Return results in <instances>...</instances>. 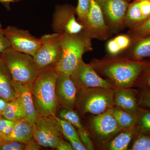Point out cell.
<instances>
[{"instance_id": "obj_8", "label": "cell", "mask_w": 150, "mask_h": 150, "mask_svg": "<svg viewBox=\"0 0 150 150\" xmlns=\"http://www.w3.org/2000/svg\"><path fill=\"white\" fill-rule=\"evenodd\" d=\"M60 36V33H54L40 38L41 45L33 56L40 69L58 64L62 54Z\"/></svg>"}, {"instance_id": "obj_35", "label": "cell", "mask_w": 150, "mask_h": 150, "mask_svg": "<svg viewBox=\"0 0 150 150\" xmlns=\"http://www.w3.org/2000/svg\"><path fill=\"white\" fill-rule=\"evenodd\" d=\"M106 49L109 55L112 56L118 55L122 51L114 38L109 40L108 42Z\"/></svg>"}, {"instance_id": "obj_4", "label": "cell", "mask_w": 150, "mask_h": 150, "mask_svg": "<svg viewBox=\"0 0 150 150\" xmlns=\"http://www.w3.org/2000/svg\"><path fill=\"white\" fill-rule=\"evenodd\" d=\"M15 81L31 88L40 69L32 56L15 51L11 47L0 54Z\"/></svg>"}, {"instance_id": "obj_38", "label": "cell", "mask_w": 150, "mask_h": 150, "mask_svg": "<svg viewBox=\"0 0 150 150\" xmlns=\"http://www.w3.org/2000/svg\"><path fill=\"white\" fill-rule=\"evenodd\" d=\"M56 149L58 150H74L69 142H66L64 139L60 141Z\"/></svg>"}, {"instance_id": "obj_6", "label": "cell", "mask_w": 150, "mask_h": 150, "mask_svg": "<svg viewBox=\"0 0 150 150\" xmlns=\"http://www.w3.org/2000/svg\"><path fill=\"white\" fill-rule=\"evenodd\" d=\"M88 126L97 142L103 147L108 146L112 139L123 130L113 115L112 108L94 115L89 121Z\"/></svg>"}, {"instance_id": "obj_25", "label": "cell", "mask_w": 150, "mask_h": 150, "mask_svg": "<svg viewBox=\"0 0 150 150\" xmlns=\"http://www.w3.org/2000/svg\"><path fill=\"white\" fill-rule=\"evenodd\" d=\"M91 1L78 0L77 6L76 8V14L77 16L78 21L83 25L85 23L90 9Z\"/></svg>"}, {"instance_id": "obj_39", "label": "cell", "mask_w": 150, "mask_h": 150, "mask_svg": "<svg viewBox=\"0 0 150 150\" xmlns=\"http://www.w3.org/2000/svg\"><path fill=\"white\" fill-rule=\"evenodd\" d=\"M25 150H39L40 148V145L38 144L33 138L25 143Z\"/></svg>"}, {"instance_id": "obj_19", "label": "cell", "mask_w": 150, "mask_h": 150, "mask_svg": "<svg viewBox=\"0 0 150 150\" xmlns=\"http://www.w3.org/2000/svg\"><path fill=\"white\" fill-rule=\"evenodd\" d=\"M136 131L135 128L122 130L110 141L108 149L110 150L128 149Z\"/></svg>"}, {"instance_id": "obj_1", "label": "cell", "mask_w": 150, "mask_h": 150, "mask_svg": "<svg viewBox=\"0 0 150 150\" xmlns=\"http://www.w3.org/2000/svg\"><path fill=\"white\" fill-rule=\"evenodd\" d=\"M90 64L96 71L110 81L115 88H130L146 67V64L128 57L107 55L93 59Z\"/></svg>"}, {"instance_id": "obj_10", "label": "cell", "mask_w": 150, "mask_h": 150, "mask_svg": "<svg viewBox=\"0 0 150 150\" xmlns=\"http://www.w3.org/2000/svg\"><path fill=\"white\" fill-rule=\"evenodd\" d=\"M76 8L69 4L58 5L53 15L52 27L56 33L74 34L84 30V26L76 18Z\"/></svg>"}, {"instance_id": "obj_20", "label": "cell", "mask_w": 150, "mask_h": 150, "mask_svg": "<svg viewBox=\"0 0 150 150\" xmlns=\"http://www.w3.org/2000/svg\"><path fill=\"white\" fill-rule=\"evenodd\" d=\"M145 21L138 1H134L129 4L125 19V27L133 28Z\"/></svg>"}, {"instance_id": "obj_41", "label": "cell", "mask_w": 150, "mask_h": 150, "mask_svg": "<svg viewBox=\"0 0 150 150\" xmlns=\"http://www.w3.org/2000/svg\"><path fill=\"white\" fill-rule=\"evenodd\" d=\"M7 103L5 100L0 97V112L2 114L6 107Z\"/></svg>"}, {"instance_id": "obj_7", "label": "cell", "mask_w": 150, "mask_h": 150, "mask_svg": "<svg viewBox=\"0 0 150 150\" xmlns=\"http://www.w3.org/2000/svg\"><path fill=\"white\" fill-rule=\"evenodd\" d=\"M33 125V138L41 146L56 149L63 139L62 129L55 116H39Z\"/></svg>"}, {"instance_id": "obj_24", "label": "cell", "mask_w": 150, "mask_h": 150, "mask_svg": "<svg viewBox=\"0 0 150 150\" xmlns=\"http://www.w3.org/2000/svg\"><path fill=\"white\" fill-rule=\"evenodd\" d=\"M59 118L69 121L77 129H83L79 116L74 110L64 108L59 112Z\"/></svg>"}, {"instance_id": "obj_40", "label": "cell", "mask_w": 150, "mask_h": 150, "mask_svg": "<svg viewBox=\"0 0 150 150\" xmlns=\"http://www.w3.org/2000/svg\"><path fill=\"white\" fill-rule=\"evenodd\" d=\"M142 102L150 109V91H146L142 98Z\"/></svg>"}, {"instance_id": "obj_23", "label": "cell", "mask_w": 150, "mask_h": 150, "mask_svg": "<svg viewBox=\"0 0 150 150\" xmlns=\"http://www.w3.org/2000/svg\"><path fill=\"white\" fill-rule=\"evenodd\" d=\"M131 52L133 59L139 60L150 56V34L138 39Z\"/></svg>"}, {"instance_id": "obj_14", "label": "cell", "mask_w": 150, "mask_h": 150, "mask_svg": "<svg viewBox=\"0 0 150 150\" xmlns=\"http://www.w3.org/2000/svg\"><path fill=\"white\" fill-rule=\"evenodd\" d=\"M55 91L59 105L74 110L77 98V88L70 75L58 72Z\"/></svg>"}, {"instance_id": "obj_17", "label": "cell", "mask_w": 150, "mask_h": 150, "mask_svg": "<svg viewBox=\"0 0 150 150\" xmlns=\"http://www.w3.org/2000/svg\"><path fill=\"white\" fill-rule=\"evenodd\" d=\"M13 81L10 72L0 56V97L7 102L16 99Z\"/></svg>"}, {"instance_id": "obj_21", "label": "cell", "mask_w": 150, "mask_h": 150, "mask_svg": "<svg viewBox=\"0 0 150 150\" xmlns=\"http://www.w3.org/2000/svg\"><path fill=\"white\" fill-rule=\"evenodd\" d=\"M113 115L122 130L136 128L137 115L116 107L112 108Z\"/></svg>"}, {"instance_id": "obj_31", "label": "cell", "mask_w": 150, "mask_h": 150, "mask_svg": "<svg viewBox=\"0 0 150 150\" xmlns=\"http://www.w3.org/2000/svg\"><path fill=\"white\" fill-rule=\"evenodd\" d=\"M16 121H11L2 116L0 118V132L8 135L12 131Z\"/></svg>"}, {"instance_id": "obj_22", "label": "cell", "mask_w": 150, "mask_h": 150, "mask_svg": "<svg viewBox=\"0 0 150 150\" xmlns=\"http://www.w3.org/2000/svg\"><path fill=\"white\" fill-rule=\"evenodd\" d=\"M2 115L3 117L11 121H16L25 118L24 111L17 98L8 102L6 107Z\"/></svg>"}, {"instance_id": "obj_46", "label": "cell", "mask_w": 150, "mask_h": 150, "mask_svg": "<svg viewBox=\"0 0 150 150\" xmlns=\"http://www.w3.org/2000/svg\"><path fill=\"white\" fill-rule=\"evenodd\" d=\"M135 1H141V0H135ZM147 1H150V0H147Z\"/></svg>"}, {"instance_id": "obj_3", "label": "cell", "mask_w": 150, "mask_h": 150, "mask_svg": "<svg viewBox=\"0 0 150 150\" xmlns=\"http://www.w3.org/2000/svg\"><path fill=\"white\" fill-rule=\"evenodd\" d=\"M91 40L84 30L77 34H61L62 54L56 66L58 72L71 76L82 61L83 54L92 51Z\"/></svg>"}, {"instance_id": "obj_36", "label": "cell", "mask_w": 150, "mask_h": 150, "mask_svg": "<svg viewBox=\"0 0 150 150\" xmlns=\"http://www.w3.org/2000/svg\"><path fill=\"white\" fill-rule=\"evenodd\" d=\"M142 15L145 20L150 16V1L147 0L138 1Z\"/></svg>"}, {"instance_id": "obj_47", "label": "cell", "mask_w": 150, "mask_h": 150, "mask_svg": "<svg viewBox=\"0 0 150 150\" xmlns=\"http://www.w3.org/2000/svg\"><path fill=\"white\" fill-rule=\"evenodd\" d=\"M126 1H132V0H126Z\"/></svg>"}, {"instance_id": "obj_2", "label": "cell", "mask_w": 150, "mask_h": 150, "mask_svg": "<svg viewBox=\"0 0 150 150\" xmlns=\"http://www.w3.org/2000/svg\"><path fill=\"white\" fill-rule=\"evenodd\" d=\"M58 74L55 66L42 69L30 88L39 116H56L59 105L55 91Z\"/></svg>"}, {"instance_id": "obj_37", "label": "cell", "mask_w": 150, "mask_h": 150, "mask_svg": "<svg viewBox=\"0 0 150 150\" xmlns=\"http://www.w3.org/2000/svg\"><path fill=\"white\" fill-rule=\"evenodd\" d=\"M66 139L69 142L74 150H87L81 141H77V140L74 139L70 138H66Z\"/></svg>"}, {"instance_id": "obj_11", "label": "cell", "mask_w": 150, "mask_h": 150, "mask_svg": "<svg viewBox=\"0 0 150 150\" xmlns=\"http://www.w3.org/2000/svg\"><path fill=\"white\" fill-rule=\"evenodd\" d=\"M70 76L78 91L90 88H116L110 81L101 78L91 64L83 60Z\"/></svg>"}, {"instance_id": "obj_27", "label": "cell", "mask_w": 150, "mask_h": 150, "mask_svg": "<svg viewBox=\"0 0 150 150\" xmlns=\"http://www.w3.org/2000/svg\"><path fill=\"white\" fill-rule=\"evenodd\" d=\"M129 36L131 39L133 38L139 39L150 34V16L142 23L133 28H131Z\"/></svg>"}, {"instance_id": "obj_5", "label": "cell", "mask_w": 150, "mask_h": 150, "mask_svg": "<svg viewBox=\"0 0 150 150\" xmlns=\"http://www.w3.org/2000/svg\"><path fill=\"white\" fill-rule=\"evenodd\" d=\"M115 90L96 87L79 90L75 107L83 115L103 113L114 107Z\"/></svg>"}, {"instance_id": "obj_44", "label": "cell", "mask_w": 150, "mask_h": 150, "mask_svg": "<svg viewBox=\"0 0 150 150\" xmlns=\"http://www.w3.org/2000/svg\"><path fill=\"white\" fill-rule=\"evenodd\" d=\"M146 82L147 83L148 85L150 87V74L149 76H148L147 78L146 79Z\"/></svg>"}, {"instance_id": "obj_26", "label": "cell", "mask_w": 150, "mask_h": 150, "mask_svg": "<svg viewBox=\"0 0 150 150\" xmlns=\"http://www.w3.org/2000/svg\"><path fill=\"white\" fill-rule=\"evenodd\" d=\"M56 121L62 129L63 135L65 138H70L74 139L81 141L77 131L74 127L69 121L55 116Z\"/></svg>"}, {"instance_id": "obj_43", "label": "cell", "mask_w": 150, "mask_h": 150, "mask_svg": "<svg viewBox=\"0 0 150 150\" xmlns=\"http://www.w3.org/2000/svg\"><path fill=\"white\" fill-rule=\"evenodd\" d=\"M6 142L4 135L0 132V147L3 144L4 142Z\"/></svg>"}, {"instance_id": "obj_29", "label": "cell", "mask_w": 150, "mask_h": 150, "mask_svg": "<svg viewBox=\"0 0 150 150\" xmlns=\"http://www.w3.org/2000/svg\"><path fill=\"white\" fill-rule=\"evenodd\" d=\"M143 131L150 133V112L143 110L137 115V125Z\"/></svg>"}, {"instance_id": "obj_12", "label": "cell", "mask_w": 150, "mask_h": 150, "mask_svg": "<svg viewBox=\"0 0 150 150\" xmlns=\"http://www.w3.org/2000/svg\"><path fill=\"white\" fill-rule=\"evenodd\" d=\"M4 32L13 50L33 57L41 45L40 38L33 36L27 30L8 26L4 28Z\"/></svg>"}, {"instance_id": "obj_32", "label": "cell", "mask_w": 150, "mask_h": 150, "mask_svg": "<svg viewBox=\"0 0 150 150\" xmlns=\"http://www.w3.org/2000/svg\"><path fill=\"white\" fill-rule=\"evenodd\" d=\"M25 145L23 142L16 141H7L3 143L0 150H25Z\"/></svg>"}, {"instance_id": "obj_34", "label": "cell", "mask_w": 150, "mask_h": 150, "mask_svg": "<svg viewBox=\"0 0 150 150\" xmlns=\"http://www.w3.org/2000/svg\"><path fill=\"white\" fill-rule=\"evenodd\" d=\"M11 47V43L5 34L4 29L0 22V54Z\"/></svg>"}, {"instance_id": "obj_28", "label": "cell", "mask_w": 150, "mask_h": 150, "mask_svg": "<svg viewBox=\"0 0 150 150\" xmlns=\"http://www.w3.org/2000/svg\"><path fill=\"white\" fill-rule=\"evenodd\" d=\"M131 150H150V137L140 134L134 140Z\"/></svg>"}, {"instance_id": "obj_13", "label": "cell", "mask_w": 150, "mask_h": 150, "mask_svg": "<svg viewBox=\"0 0 150 150\" xmlns=\"http://www.w3.org/2000/svg\"><path fill=\"white\" fill-rule=\"evenodd\" d=\"M83 26L84 30L91 39L105 40L111 35L101 8L96 0L91 1L90 9Z\"/></svg>"}, {"instance_id": "obj_15", "label": "cell", "mask_w": 150, "mask_h": 150, "mask_svg": "<svg viewBox=\"0 0 150 150\" xmlns=\"http://www.w3.org/2000/svg\"><path fill=\"white\" fill-rule=\"evenodd\" d=\"M13 86L16 98L19 101L24 111L25 118L33 124L39 115L33 103L31 88L26 85L17 82L13 79Z\"/></svg>"}, {"instance_id": "obj_30", "label": "cell", "mask_w": 150, "mask_h": 150, "mask_svg": "<svg viewBox=\"0 0 150 150\" xmlns=\"http://www.w3.org/2000/svg\"><path fill=\"white\" fill-rule=\"evenodd\" d=\"M79 137L81 141L87 150H93L94 145L91 139L88 131L83 128L81 129H77Z\"/></svg>"}, {"instance_id": "obj_45", "label": "cell", "mask_w": 150, "mask_h": 150, "mask_svg": "<svg viewBox=\"0 0 150 150\" xmlns=\"http://www.w3.org/2000/svg\"><path fill=\"white\" fill-rule=\"evenodd\" d=\"M2 115L1 113V112H0V118H1V117H2Z\"/></svg>"}, {"instance_id": "obj_18", "label": "cell", "mask_w": 150, "mask_h": 150, "mask_svg": "<svg viewBox=\"0 0 150 150\" xmlns=\"http://www.w3.org/2000/svg\"><path fill=\"white\" fill-rule=\"evenodd\" d=\"M4 136L6 141H16L25 144L33 139V125L26 118L18 120L10 134Z\"/></svg>"}, {"instance_id": "obj_9", "label": "cell", "mask_w": 150, "mask_h": 150, "mask_svg": "<svg viewBox=\"0 0 150 150\" xmlns=\"http://www.w3.org/2000/svg\"><path fill=\"white\" fill-rule=\"evenodd\" d=\"M100 7L106 25L111 33L124 29L126 13L129 6L126 0H96Z\"/></svg>"}, {"instance_id": "obj_42", "label": "cell", "mask_w": 150, "mask_h": 150, "mask_svg": "<svg viewBox=\"0 0 150 150\" xmlns=\"http://www.w3.org/2000/svg\"><path fill=\"white\" fill-rule=\"evenodd\" d=\"M17 0H0V3L3 4L7 8H9L11 3L16 1Z\"/></svg>"}, {"instance_id": "obj_33", "label": "cell", "mask_w": 150, "mask_h": 150, "mask_svg": "<svg viewBox=\"0 0 150 150\" xmlns=\"http://www.w3.org/2000/svg\"><path fill=\"white\" fill-rule=\"evenodd\" d=\"M114 39L122 51L129 48L132 42V39L129 35H117Z\"/></svg>"}, {"instance_id": "obj_16", "label": "cell", "mask_w": 150, "mask_h": 150, "mask_svg": "<svg viewBox=\"0 0 150 150\" xmlns=\"http://www.w3.org/2000/svg\"><path fill=\"white\" fill-rule=\"evenodd\" d=\"M115 107L138 115L139 112L137 100L133 92L129 88H116L114 95Z\"/></svg>"}]
</instances>
